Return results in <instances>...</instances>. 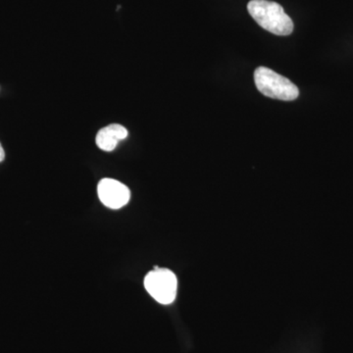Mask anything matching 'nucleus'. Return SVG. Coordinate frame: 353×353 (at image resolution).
<instances>
[{
  "label": "nucleus",
  "mask_w": 353,
  "mask_h": 353,
  "mask_svg": "<svg viewBox=\"0 0 353 353\" xmlns=\"http://www.w3.org/2000/svg\"><path fill=\"white\" fill-rule=\"evenodd\" d=\"M248 12L257 24L266 31L277 36H289L294 31V23L285 14L283 7L267 0H252L248 6Z\"/></svg>",
  "instance_id": "obj_1"
},
{
  "label": "nucleus",
  "mask_w": 353,
  "mask_h": 353,
  "mask_svg": "<svg viewBox=\"0 0 353 353\" xmlns=\"http://www.w3.org/2000/svg\"><path fill=\"white\" fill-rule=\"evenodd\" d=\"M254 82L259 92L271 99L294 101L299 94V88L289 79L279 75L266 67H259L255 70Z\"/></svg>",
  "instance_id": "obj_2"
},
{
  "label": "nucleus",
  "mask_w": 353,
  "mask_h": 353,
  "mask_svg": "<svg viewBox=\"0 0 353 353\" xmlns=\"http://www.w3.org/2000/svg\"><path fill=\"white\" fill-rule=\"evenodd\" d=\"M145 287L157 303L168 305L175 301L178 282L173 272L157 267L146 275Z\"/></svg>",
  "instance_id": "obj_3"
},
{
  "label": "nucleus",
  "mask_w": 353,
  "mask_h": 353,
  "mask_svg": "<svg viewBox=\"0 0 353 353\" xmlns=\"http://www.w3.org/2000/svg\"><path fill=\"white\" fill-rule=\"evenodd\" d=\"M97 194L102 203L111 209L122 208L131 199V192L127 185L114 179L101 180L97 187Z\"/></svg>",
  "instance_id": "obj_4"
},
{
  "label": "nucleus",
  "mask_w": 353,
  "mask_h": 353,
  "mask_svg": "<svg viewBox=\"0 0 353 353\" xmlns=\"http://www.w3.org/2000/svg\"><path fill=\"white\" fill-rule=\"evenodd\" d=\"M128 137V130L120 124H111L97 132V145L104 152H112L118 143Z\"/></svg>",
  "instance_id": "obj_5"
},
{
  "label": "nucleus",
  "mask_w": 353,
  "mask_h": 353,
  "mask_svg": "<svg viewBox=\"0 0 353 353\" xmlns=\"http://www.w3.org/2000/svg\"><path fill=\"white\" fill-rule=\"evenodd\" d=\"M6 158V152H4L3 148H2L1 143H0V162L3 161Z\"/></svg>",
  "instance_id": "obj_6"
}]
</instances>
